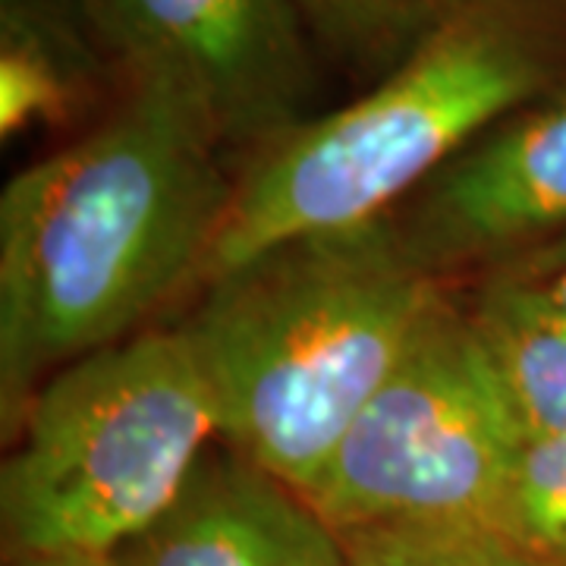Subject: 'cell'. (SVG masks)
Listing matches in <instances>:
<instances>
[{"instance_id": "1", "label": "cell", "mask_w": 566, "mask_h": 566, "mask_svg": "<svg viewBox=\"0 0 566 566\" xmlns=\"http://www.w3.org/2000/svg\"><path fill=\"white\" fill-rule=\"evenodd\" d=\"M211 126L177 95L123 85L95 129L29 164L0 196L3 434L48 378L136 337L205 281L233 205Z\"/></svg>"}, {"instance_id": "2", "label": "cell", "mask_w": 566, "mask_h": 566, "mask_svg": "<svg viewBox=\"0 0 566 566\" xmlns=\"http://www.w3.org/2000/svg\"><path fill=\"white\" fill-rule=\"evenodd\" d=\"M441 296L390 214L286 240L211 277L180 331L218 441L305 494Z\"/></svg>"}, {"instance_id": "3", "label": "cell", "mask_w": 566, "mask_h": 566, "mask_svg": "<svg viewBox=\"0 0 566 566\" xmlns=\"http://www.w3.org/2000/svg\"><path fill=\"white\" fill-rule=\"evenodd\" d=\"M566 85V0H460L356 102L245 158L205 281L397 211L497 120Z\"/></svg>"}, {"instance_id": "4", "label": "cell", "mask_w": 566, "mask_h": 566, "mask_svg": "<svg viewBox=\"0 0 566 566\" xmlns=\"http://www.w3.org/2000/svg\"><path fill=\"white\" fill-rule=\"evenodd\" d=\"M211 441V390L180 327L66 365L0 469L7 560L114 557L177 501Z\"/></svg>"}, {"instance_id": "5", "label": "cell", "mask_w": 566, "mask_h": 566, "mask_svg": "<svg viewBox=\"0 0 566 566\" xmlns=\"http://www.w3.org/2000/svg\"><path fill=\"white\" fill-rule=\"evenodd\" d=\"M523 447L469 312L441 296L303 497L337 535L494 528Z\"/></svg>"}, {"instance_id": "6", "label": "cell", "mask_w": 566, "mask_h": 566, "mask_svg": "<svg viewBox=\"0 0 566 566\" xmlns=\"http://www.w3.org/2000/svg\"><path fill=\"white\" fill-rule=\"evenodd\" d=\"M82 25L120 85L186 102L245 158L315 114V48L293 0H80Z\"/></svg>"}, {"instance_id": "7", "label": "cell", "mask_w": 566, "mask_h": 566, "mask_svg": "<svg viewBox=\"0 0 566 566\" xmlns=\"http://www.w3.org/2000/svg\"><path fill=\"white\" fill-rule=\"evenodd\" d=\"M390 221L438 281L566 230V85L469 142Z\"/></svg>"}, {"instance_id": "8", "label": "cell", "mask_w": 566, "mask_h": 566, "mask_svg": "<svg viewBox=\"0 0 566 566\" xmlns=\"http://www.w3.org/2000/svg\"><path fill=\"white\" fill-rule=\"evenodd\" d=\"M117 566H349L344 538L262 465L208 447L177 501Z\"/></svg>"}, {"instance_id": "9", "label": "cell", "mask_w": 566, "mask_h": 566, "mask_svg": "<svg viewBox=\"0 0 566 566\" xmlns=\"http://www.w3.org/2000/svg\"><path fill=\"white\" fill-rule=\"evenodd\" d=\"M488 363L526 444L566 431V322L494 277L469 308Z\"/></svg>"}, {"instance_id": "10", "label": "cell", "mask_w": 566, "mask_h": 566, "mask_svg": "<svg viewBox=\"0 0 566 566\" xmlns=\"http://www.w3.org/2000/svg\"><path fill=\"white\" fill-rule=\"evenodd\" d=\"M104 61L82 25L0 13V133L70 120Z\"/></svg>"}, {"instance_id": "11", "label": "cell", "mask_w": 566, "mask_h": 566, "mask_svg": "<svg viewBox=\"0 0 566 566\" xmlns=\"http://www.w3.org/2000/svg\"><path fill=\"white\" fill-rule=\"evenodd\" d=\"M460 0H293L315 54L375 85L406 61Z\"/></svg>"}, {"instance_id": "12", "label": "cell", "mask_w": 566, "mask_h": 566, "mask_svg": "<svg viewBox=\"0 0 566 566\" xmlns=\"http://www.w3.org/2000/svg\"><path fill=\"white\" fill-rule=\"evenodd\" d=\"M494 528L542 566H566V431L523 447Z\"/></svg>"}, {"instance_id": "13", "label": "cell", "mask_w": 566, "mask_h": 566, "mask_svg": "<svg viewBox=\"0 0 566 566\" xmlns=\"http://www.w3.org/2000/svg\"><path fill=\"white\" fill-rule=\"evenodd\" d=\"M340 538L349 566H542L485 526H385Z\"/></svg>"}, {"instance_id": "14", "label": "cell", "mask_w": 566, "mask_h": 566, "mask_svg": "<svg viewBox=\"0 0 566 566\" xmlns=\"http://www.w3.org/2000/svg\"><path fill=\"white\" fill-rule=\"evenodd\" d=\"M513 281L532 303H538L545 312L566 322V262L554 264L551 271H528V274H504Z\"/></svg>"}, {"instance_id": "15", "label": "cell", "mask_w": 566, "mask_h": 566, "mask_svg": "<svg viewBox=\"0 0 566 566\" xmlns=\"http://www.w3.org/2000/svg\"><path fill=\"white\" fill-rule=\"evenodd\" d=\"M0 13H20V17H44L82 25L80 0H0ZM85 29V25H82Z\"/></svg>"}, {"instance_id": "16", "label": "cell", "mask_w": 566, "mask_h": 566, "mask_svg": "<svg viewBox=\"0 0 566 566\" xmlns=\"http://www.w3.org/2000/svg\"><path fill=\"white\" fill-rule=\"evenodd\" d=\"M7 566H117L114 557H22Z\"/></svg>"}]
</instances>
